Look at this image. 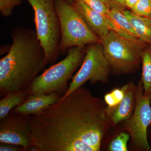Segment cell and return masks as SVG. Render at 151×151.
Instances as JSON below:
<instances>
[{"label": "cell", "instance_id": "1", "mask_svg": "<svg viewBox=\"0 0 151 151\" xmlns=\"http://www.w3.org/2000/svg\"><path fill=\"white\" fill-rule=\"evenodd\" d=\"M104 100L81 86L40 113L29 116L35 151H99L113 125Z\"/></svg>", "mask_w": 151, "mask_h": 151}, {"label": "cell", "instance_id": "2", "mask_svg": "<svg viewBox=\"0 0 151 151\" xmlns=\"http://www.w3.org/2000/svg\"><path fill=\"white\" fill-rule=\"evenodd\" d=\"M7 54L0 60V91L6 95L27 92L45 65V53L36 31L18 27L11 33Z\"/></svg>", "mask_w": 151, "mask_h": 151}, {"label": "cell", "instance_id": "3", "mask_svg": "<svg viewBox=\"0 0 151 151\" xmlns=\"http://www.w3.org/2000/svg\"><path fill=\"white\" fill-rule=\"evenodd\" d=\"M34 12L36 32L45 53V65L53 64L60 55V23L54 0H27Z\"/></svg>", "mask_w": 151, "mask_h": 151}, {"label": "cell", "instance_id": "4", "mask_svg": "<svg viewBox=\"0 0 151 151\" xmlns=\"http://www.w3.org/2000/svg\"><path fill=\"white\" fill-rule=\"evenodd\" d=\"M101 42L111 70L120 75L137 70L142 63L143 49L148 45L140 40L129 39L111 30Z\"/></svg>", "mask_w": 151, "mask_h": 151}, {"label": "cell", "instance_id": "5", "mask_svg": "<svg viewBox=\"0 0 151 151\" xmlns=\"http://www.w3.org/2000/svg\"><path fill=\"white\" fill-rule=\"evenodd\" d=\"M84 47H74L69 49L64 59L38 76L27 90L29 95L58 93L63 91L83 62L86 52Z\"/></svg>", "mask_w": 151, "mask_h": 151}, {"label": "cell", "instance_id": "6", "mask_svg": "<svg viewBox=\"0 0 151 151\" xmlns=\"http://www.w3.org/2000/svg\"><path fill=\"white\" fill-rule=\"evenodd\" d=\"M61 31L60 54L74 47H84L101 42L77 12L73 5L65 0H54Z\"/></svg>", "mask_w": 151, "mask_h": 151}, {"label": "cell", "instance_id": "7", "mask_svg": "<svg viewBox=\"0 0 151 151\" xmlns=\"http://www.w3.org/2000/svg\"><path fill=\"white\" fill-rule=\"evenodd\" d=\"M151 95H145L141 80L137 85L136 106L130 119L123 123V131L130 136V148L133 151H150L148 131L151 124Z\"/></svg>", "mask_w": 151, "mask_h": 151}, {"label": "cell", "instance_id": "8", "mask_svg": "<svg viewBox=\"0 0 151 151\" xmlns=\"http://www.w3.org/2000/svg\"><path fill=\"white\" fill-rule=\"evenodd\" d=\"M111 71V66L104 54L101 42L89 45L86 49L81 67L60 98L64 99L88 81L92 84L97 82L106 84Z\"/></svg>", "mask_w": 151, "mask_h": 151}, {"label": "cell", "instance_id": "9", "mask_svg": "<svg viewBox=\"0 0 151 151\" xmlns=\"http://www.w3.org/2000/svg\"><path fill=\"white\" fill-rule=\"evenodd\" d=\"M32 142L27 116L11 111L0 120V142L20 146L27 151L31 148Z\"/></svg>", "mask_w": 151, "mask_h": 151}, {"label": "cell", "instance_id": "10", "mask_svg": "<svg viewBox=\"0 0 151 151\" xmlns=\"http://www.w3.org/2000/svg\"><path fill=\"white\" fill-rule=\"evenodd\" d=\"M137 85L133 82L128 83L125 96L115 108L106 109L107 114L113 127L123 123L131 118L136 106Z\"/></svg>", "mask_w": 151, "mask_h": 151}, {"label": "cell", "instance_id": "11", "mask_svg": "<svg viewBox=\"0 0 151 151\" xmlns=\"http://www.w3.org/2000/svg\"><path fill=\"white\" fill-rule=\"evenodd\" d=\"M72 5L89 29L100 40L103 39L110 30L106 21V16L103 15L82 2L75 1Z\"/></svg>", "mask_w": 151, "mask_h": 151}, {"label": "cell", "instance_id": "12", "mask_svg": "<svg viewBox=\"0 0 151 151\" xmlns=\"http://www.w3.org/2000/svg\"><path fill=\"white\" fill-rule=\"evenodd\" d=\"M60 98L57 93L29 95L24 103L14 108L12 112L25 116L35 115L58 102Z\"/></svg>", "mask_w": 151, "mask_h": 151}, {"label": "cell", "instance_id": "13", "mask_svg": "<svg viewBox=\"0 0 151 151\" xmlns=\"http://www.w3.org/2000/svg\"><path fill=\"white\" fill-rule=\"evenodd\" d=\"M122 12L132 24L138 38L151 45V17L138 15L131 10L126 9Z\"/></svg>", "mask_w": 151, "mask_h": 151}, {"label": "cell", "instance_id": "14", "mask_svg": "<svg viewBox=\"0 0 151 151\" xmlns=\"http://www.w3.org/2000/svg\"><path fill=\"white\" fill-rule=\"evenodd\" d=\"M107 16L113 23L111 30L129 39L134 40H139L132 24L122 12L118 10H111Z\"/></svg>", "mask_w": 151, "mask_h": 151}, {"label": "cell", "instance_id": "15", "mask_svg": "<svg viewBox=\"0 0 151 151\" xmlns=\"http://www.w3.org/2000/svg\"><path fill=\"white\" fill-rule=\"evenodd\" d=\"M28 96L27 91L11 92L6 94L0 101V120L5 118L14 108L24 103Z\"/></svg>", "mask_w": 151, "mask_h": 151}, {"label": "cell", "instance_id": "16", "mask_svg": "<svg viewBox=\"0 0 151 151\" xmlns=\"http://www.w3.org/2000/svg\"><path fill=\"white\" fill-rule=\"evenodd\" d=\"M142 83L144 94L151 95V45H147L143 49L141 56Z\"/></svg>", "mask_w": 151, "mask_h": 151}, {"label": "cell", "instance_id": "17", "mask_svg": "<svg viewBox=\"0 0 151 151\" xmlns=\"http://www.w3.org/2000/svg\"><path fill=\"white\" fill-rule=\"evenodd\" d=\"M127 87L128 84L120 88L113 89L105 94L103 100L107 105V109L115 108L122 101L125 96Z\"/></svg>", "mask_w": 151, "mask_h": 151}, {"label": "cell", "instance_id": "18", "mask_svg": "<svg viewBox=\"0 0 151 151\" xmlns=\"http://www.w3.org/2000/svg\"><path fill=\"white\" fill-rule=\"evenodd\" d=\"M130 140L129 133L124 131L111 141L108 146V150L110 151H128V144Z\"/></svg>", "mask_w": 151, "mask_h": 151}, {"label": "cell", "instance_id": "19", "mask_svg": "<svg viewBox=\"0 0 151 151\" xmlns=\"http://www.w3.org/2000/svg\"><path fill=\"white\" fill-rule=\"evenodd\" d=\"M131 10L138 15L151 17V0H139Z\"/></svg>", "mask_w": 151, "mask_h": 151}, {"label": "cell", "instance_id": "20", "mask_svg": "<svg viewBox=\"0 0 151 151\" xmlns=\"http://www.w3.org/2000/svg\"><path fill=\"white\" fill-rule=\"evenodd\" d=\"M21 0H0V12L4 17H8L12 13L15 7L21 4Z\"/></svg>", "mask_w": 151, "mask_h": 151}, {"label": "cell", "instance_id": "21", "mask_svg": "<svg viewBox=\"0 0 151 151\" xmlns=\"http://www.w3.org/2000/svg\"><path fill=\"white\" fill-rule=\"evenodd\" d=\"M82 2L103 15L106 16L110 10L107 7L102 0H75Z\"/></svg>", "mask_w": 151, "mask_h": 151}, {"label": "cell", "instance_id": "22", "mask_svg": "<svg viewBox=\"0 0 151 151\" xmlns=\"http://www.w3.org/2000/svg\"><path fill=\"white\" fill-rule=\"evenodd\" d=\"M110 10H118L123 12L126 9L124 0H102Z\"/></svg>", "mask_w": 151, "mask_h": 151}, {"label": "cell", "instance_id": "23", "mask_svg": "<svg viewBox=\"0 0 151 151\" xmlns=\"http://www.w3.org/2000/svg\"><path fill=\"white\" fill-rule=\"evenodd\" d=\"M0 151H24V150L22 147L17 145L8 144V143H1Z\"/></svg>", "mask_w": 151, "mask_h": 151}, {"label": "cell", "instance_id": "24", "mask_svg": "<svg viewBox=\"0 0 151 151\" xmlns=\"http://www.w3.org/2000/svg\"><path fill=\"white\" fill-rule=\"evenodd\" d=\"M139 1V0H124V2L127 8L131 10Z\"/></svg>", "mask_w": 151, "mask_h": 151}, {"label": "cell", "instance_id": "25", "mask_svg": "<svg viewBox=\"0 0 151 151\" xmlns=\"http://www.w3.org/2000/svg\"><path fill=\"white\" fill-rule=\"evenodd\" d=\"M148 138L150 145L151 144V124L149 127L148 131Z\"/></svg>", "mask_w": 151, "mask_h": 151}, {"label": "cell", "instance_id": "26", "mask_svg": "<svg viewBox=\"0 0 151 151\" xmlns=\"http://www.w3.org/2000/svg\"><path fill=\"white\" fill-rule=\"evenodd\" d=\"M65 1L71 4H73V3L75 1V0H65Z\"/></svg>", "mask_w": 151, "mask_h": 151}, {"label": "cell", "instance_id": "27", "mask_svg": "<svg viewBox=\"0 0 151 151\" xmlns=\"http://www.w3.org/2000/svg\"><path fill=\"white\" fill-rule=\"evenodd\" d=\"M150 103H151V100H150Z\"/></svg>", "mask_w": 151, "mask_h": 151}, {"label": "cell", "instance_id": "28", "mask_svg": "<svg viewBox=\"0 0 151 151\" xmlns=\"http://www.w3.org/2000/svg\"><path fill=\"white\" fill-rule=\"evenodd\" d=\"M150 151H151V150H150Z\"/></svg>", "mask_w": 151, "mask_h": 151}]
</instances>
